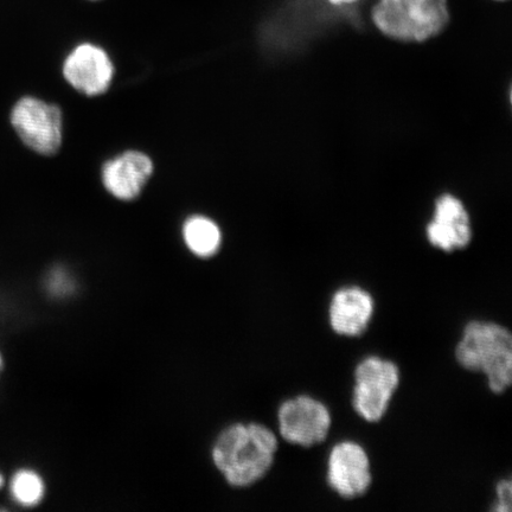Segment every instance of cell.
Masks as SVG:
<instances>
[{
    "label": "cell",
    "mask_w": 512,
    "mask_h": 512,
    "mask_svg": "<svg viewBox=\"0 0 512 512\" xmlns=\"http://www.w3.org/2000/svg\"><path fill=\"white\" fill-rule=\"evenodd\" d=\"M460 367L485 376L492 393L502 395L512 383V336L507 326L488 320L467 323L454 350Z\"/></svg>",
    "instance_id": "cell-2"
},
{
    "label": "cell",
    "mask_w": 512,
    "mask_h": 512,
    "mask_svg": "<svg viewBox=\"0 0 512 512\" xmlns=\"http://www.w3.org/2000/svg\"><path fill=\"white\" fill-rule=\"evenodd\" d=\"M496 504L492 510L496 512L511 511L512 483L510 479H502L496 485Z\"/></svg>",
    "instance_id": "cell-15"
},
{
    "label": "cell",
    "mask_w": 512,
    "mask_h": 512,
    "mask_svg": "<svg viewBox=\"0 0 512 512\" xmlns=\"http://www.w3.org/2000/svg\"><path fill=\"white\" fill-rule=\"evenodd\" d=\"M182 235L185 246L197 258H213L220 251L221 229L209 217L202 215L189 217L183 224Z\"/></svg>",
    "instance_id": "cell-12"
},
{
    "label": "cell",
    "mask_w": 512,
    "mask_h": 512,
    "mask_svg": "<svg viewBox=\"0 0 512 512\" xmlns=\"http://www.w3.org/2000/svg\"><path fill=\"white\" fill-rule=\"evenodd\" d=\"M3 484H4V478L2 475H0V488H2Z\"/></svg>",
    "instance_id": "cell-17"
},
{
    "label": "cell",
    "mask_w": 512,
    "mask_h": 512,
    "mask_svg": "<svg viewBox=\"0 0 512 512\" xmlns=\"http://www.w3.org/2000/svg\"><path fill=\"white\" fill-rule=\"evenodd\" d=\"M330 2L332 4L339 5V4H345V3H352V2H355V0H330Z\"/></svg>",
    "instance_id": "cell-16"
},
{
    "label": "cell",
    "mask_w": 512,
    "mask_h": 512,
    "mask_svg": "<svg viewBox=\"0 0 512 512\" xmlns=\"http://www.w3.org/2000/svg\"><path fill=\"white\" fill-rule=\"evenodd\" d=\"M63 76L75 91L98 96L111 87L114 64L104 48L93 43H81L64 60Z\"/></svg>",
    "instance_id": "cell-8"
},
{
    "label": "cell",
    "mask_w": 512,
    "mask_h": 512,
    "mask_svg": "<svg viewBox=\"0 0 512 512\" xmlns=\"http://www.w3.org/2000/svg\"><path fill=\"white\" fill-rule=\"evenodd\" d=\"M428 240L444 252L465 248L471 241L469 216L457 198L445 195L437 203V210L427 228Z\"/></svg>",
    "instance_id": "cell-11"
},
{
    "label": "cell",
    "mask_w": 512,
    "mask_h": 512,
    "mask_svg": "<svg viewBox=\"0 0 512 512\" xmlns=\"http://www.w3.org/2000/svg\"><path fill=\"white\" fill-rule=\"evenodd\" d=\"M277 420L280 437L303 448L323 444L332 426L329 407L310 395L294 396L281 403Z\"/></svg>",
    "instance_id": "cell-6"
},
{
    "label": "cell",
    "mask_w": 512,
    "mask_h": 512,
    "mask_svg": "<svg viewBox=\"0 0 512 512\" xmlns=\"http://www.w3.org/2000/svg\"><path fill=\"white\" fill-rule=\"evenodd\" d=\"M373 19L384 35L422 42L440 34L450 15L446 0H379Z\"/></svg>",
    "instance_id": "cell-3"
},
{
    "label": "cell",
    "mask_w": 512,
    "mask_h": 512,
    "mask_svg": "<svg viewBox=\"0 0 512 512\" xmlns=\"http://www.w3.org/2000/svg\"><path fill=\"white\" fill-rule=\"evenodd\" d=\"M278 450L279 440L271 428L259 422H236L217 435L211 460L227 484L246 489L268 475Z\"/></svg>",
    "instance_id": "cell-1"
},
{
    "label": "cell",
    "mask_w": 512,
    "mask_h": 512,
    "mask_svg": "<svg viewBox=\"0 0 512 512\" xmlns=\"http://www.w3.org/2000/svg\"><path fill=\"white\" fill-rule=\"evenodd\" d=\"M373 294L361 286H345L332 294L328 319L338 336L361 337L366 334L375 315Z\"/></svg>",
    "instance_id": "cell-9"
},
{
    "label": "cell",
    "mask_w": 512,
    "mask_h": 512,
    "mask_svg": "<svg viewBox=\"0 0 512 512\" xmlns=\"http://www.w3.org/2000/svg\"><path fill=\"white\" fill-rule=\"evenodd\" d=\"M12 496L19 504L24 507H35L40 504L44 494H46V485L43 479L36 472L22 470L16 473L11 484Z\"/></svg>",
    "instance_id": "cell-13"
},
{
    "label": "cell",
    "mask_w": 512,
    "mask_h": 512,
    "mask_svg": "<svg viewBox=\"0 0 512 512\" xmlns=\"http://www.w3.org/2000/svg\"><path fill=\"white\" fill-rule=\"evenodd\" d=\"M69 273L61 267L54 268L48 275L47 286L50 293L56 296H66L73 291L74 285Z\"/></svg>",
    "instance_id": "cell-14"
},
{
    "label": "cell",
    "mask_w": 512,
    "mask_h": 512,
    "mask_svg": "<svg viewBox=\"0 0 512 512\" xmlns=\"http://www.w3.org/2000/svg\"><path fill=\"white\" fill-rule=\"evenodd\" d=\"M153 174V162L143 152L126 151L102 166L105 189L120 201H133L142 194Z\"/></svg>",
    "instance_id": "cell-10"
},
{
    "label": "cell",
    "mask_w": 512,
    "mask_h": 512,
    "mask_svg": "<svg viewBox=\"0 0 512 512\" xmlns=\"http://www.w3.org/2000/svg\"><path fill=\"white\" fill-rule=\"evenodd\" d=\"M92 2H96V0H92Z\"/></svg>",
    "instance_id": "cell-19"
},
{
    "label": "cell",
    "mask_w": 512,
    "mask_h": 512,
    "mask_svg": "<svg viewBox=\"0 0 512 512\" xmlns=\"http://www.w3.org/2000/svg\"><path fill=\"white\" fill-rule=\"evenodd\" d=\"M352 408L369 424L380 422L389 411L401 383V371L393 361L371 355L358 362L354 371Z\"/></svg>",
    "instance_id": "cell-4"
},
{
    "label": "cell",
    "mask_w": 512,
    "mask_h": 512,
    "mask_svg": "<svg viewBox=\"0 0 512 512\" xmlns=\"http://www.w3.org/2000/svg\"><path fill=\"white\" fill-rule=\"evenodd\" d=\"M2 366H3V361H2V356H0V369H2Z\"/></svg>",
    "instance_id": "cell-18"
},
{
    "label": "cell",
    "mask_w": 512,
    "mask_h": 512,
    "mask_svg": "<svg viewBox=\"0 0 512 512\" xmlns=\"http://www.w3.org/2000/svg\"><path fill=\"white\" fill-rule=\"evenodd\" d=\"M326 483L338 497L348 501L366 495L373 484L366 448L352 440L332 447L326 462Z\"/></svg>",
    "instance_id": "cell-7"
},
{
    "label": "cell",
    "mask_w": 512,
    "mask_h": 512,
    "mask_svg": "<svg viewBox=\"0 0 512 512\" xmlns=\"http://www.w3.org/2000/svg\"><path fill=\"white\" fill-rule=\"evenodd\" d=\"M11 124L18 137L42 156L59 152L63 140V115L59 106L25 96L11 112Z\"/></svg>",
    "instance_id": "cell-5"
}]
</instances>
